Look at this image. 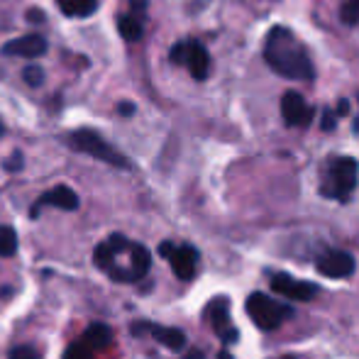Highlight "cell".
I'll return each instance as SVG.
<instances>
[{
    "label": "cell",
    "mask_w": 359,
    "mask_h": 359,
    "mask_svg": "<svg viewBox=\"0 0 359 359\" xmlns=\"http://www.w3.org/2000/svg\"><path fill=\"white\" fill-rule=\"evenodd\" d=\"M3 133H5V130H3V123H0V137H3Z\"/></svg>",
    "instance_id": "obj_37"
},
{
    "label": "cell",
    "mask_w": 359,
    "mask_h": 359,
    "mask_svg": "<svg viewBox=\"0 0 359 359\" xmlns=\"http://www.w3.org/2000/svg\"><path fill=\"white\" fill-rule=\"evenodd\" d=\"M316 113L318 110L311 108L298 90H286L284 98H281V115H284V123L291 125V128H308Z\"/></svg>",
    "instance_id": "obj_5"
},
{
    "label": "cell",
    "mask_w": 359,
    "mask_h": 359,
    "mask_svg": "<svg viewBox=\"0 0 359 359\" xmlns=\"http://www.w3.org/2000/svg\"><path fill=\"white\" fill-rule=\"evenodd\" d=\"M108 245H110V250H113L115 255H120V252H130V250H133V245H130L128 237H125V235H118V232L108 237Z\"/></svg>",
    "instance_id": "obj_24"
},
{
    "label": "cell",
    "mask_w": 359,
    "mask_h": 359,
    "mask_svg": "<svg viewBox=\"0 0 359 359\" xmlns=\"http://www.w3.org/2000/svg\"><path fill=\"white\" fill-rule=\"evenodd\" d=\"M118 110H120V115H123V118H130V115H135V103H120L118 105Z\"/></svg>",
    "instance_id": "obj_32"
},
{
    "label": "cell",
    "mask_w": 359,
    "mask_h": 359,
    "mask_svg": "<svg viewBox=\"0 0 359 359\" xmlns=\"http://www.w3.org/2000/svg\"><path fill=\"white\" fill-rule=\"evenodd\" d=\"M176 250H179V247H176L174 242H161V245H159V255L164 257V259H171Z\"/></svg>",
    "instance_id": "obj_30"
},
{
    "label": "cell",
    "mask_w": 359,
    "mask_h": 359,
    "mask_svg": "<svg viewBox=\"0 0 359 359\" xmlns=\"http://www.w3.org/2000/svg\"><path fill=\"white\" fill-rule=\"evenodd\" d=\"M128 3H130V8H133V15H135V18L144 20L147 8H149V0H128Z\"/></svg>",
    "instance_id": "obj_27"
},
{
    "label": "cell",
    "mask_w": 359,
    "mask_h": 359,
    "mask_svg": "<svg viewBox=\"0 0 359 359\" xmlns=\"http://www.w3.org/2000/svg\"><path fill=\"white\" fill-rule=\"evenodd\" d=\"M44 20H47V18H44V13L39 8H29L27 10V22H44Z\"/></svg>",
    "instance_id": "obj_31"
},
{
    "label": "cell",
    "mask_w": 359,
    "mask_h": 359,
    "mask_svg": "<svg viewBox=\"0 0 359 359\" xmlns=\"http://www.w3.org/2000/svg\"><path fill=\"white\" fill-rule=\"evenodd\" d=\"M217 359H232V355H230V352H220V355H217Z\"/></svg>",
    "instance_id": "obj_36"
},
{
    "label": "cell",
    "mask_w": 359,
    "mask_h": 359,
    "mask_svg": "<svg viewBox=\"0 0 359 359\" xmlns=\"http://www.w3.org/2000/svg\"><path fill=\"white\" fill-rule=\"evenodd\" d=\"M118 32L125 42H140L144 37V20L135 18L133 13H123L118 18Z\"/></svg>",
    "instance_id": "obj_13"
},
{
    "label": "cell",
    "mask_w": 359,
    "mask_h": 359,
    "mask_svg": "<svg viewBox=\"0 0 359 359\" xmlns=\"http://www.w3.org/2000/svg\"><path fill=\"white\" fill-rule=\"evenodd\" d=\"M83 342L90 347V350H105V347L113 342V330L103 323H93V325L86 330Z\"/></svg>",
    "instance_id": "obj_14"
},
{
    "label": "cell",
    "mask_w": 359,
    "mask_h": 359,
    "mask_svg": "<svg viewBox=\"0 0 359 359\" xmlns=\"http://www.w3.org/2000/svg\"><path fill=\"white\" fill-rule=\"evenodd\" d=\"M64 142L72 147L74 151H81V154H88L98 161H105L110 166H120V169H130V161L120 154L110 142H105V137L98 133V130H88V128H81V130H69L64 135Z\"/></svg>",
    "instance_id": "obj_2"
},
{
    "label": "cell",
    "mask_w": 359,
    "mask_h": 359,
    "mask_svg": "<svg viewBox=\"0 0 359 359\" xmlns=\"http://www.w3.org/2000/svg\"><path fill=\"white\" fill-rule=\"evenodd\" d=\"M49 49V42L42 34H22L18 39H10L3 44L0 54L3 57H22V59H39L44 57Z\"/></svg>",
    "instance_id": "obj_6"
},
{
    "label": "cell",
    "mask_w": 359,
    "mask_h": 359,
    "mask_svg": "<svg viewBox=\"0 0 359 359\" xmlns=\"http://www.w3.org/2000/svg\"><path fill=\"white\" fill-rule=\"evenodd\" d=\"M186 54H189V39H184V42H176L174 47L169 49L171 64H176V67H186Z\"/></svg>",
    "instance_id": "obj_22"
},
{
    "label": "cell",
    "mask_w": 359,
    "mask_h": 359,
    "mask_svg": "<svg viewBox=\"0 0 359 359\" xmlns=\"http://www.w3.org/2000/svg\"><path fill=\"white\" fill-rule=\"evenodd\" d=\"M115 252L110 250V245L108 242H103V245H98L95 247V252H93V262H95V266L98 269H103V271H110L115 266Z\"/></svg>",
    "instance_id": "obj_19"
},
{
    "label": "cell",
    "mask_w": 359,
    "mask_h": 359,
    "mask_svg": "<svg viewBox=\"0 0 359 359\" xmlns=\"http://www.w3.org/2000/svg\"><path fill=\"white\" fill-rule=\"evenodd\" d=\"M3 166L8 171H20V169H22V151H15L13 156H8Z\"/></svg>",
    "instance_id": "obj_29"
},
{
    "label": "cell",
    "mask_w": 359,
    "mask_h": 359,
    "mask_svg": "<svg viewBox=\"0 0 359 359\" xmlns=\"http://www.w3.org/2000/svg\"><path fill=\"white\" fill-rule=\"evenodd\" d=\"M133 332L135 335H140V332H151L161 345L174 352L184 350V345H186V335L181 330H176V327H159V325H151V323H137V325H133Z\"/></svg>",
    "instance_id": "obj_10"
},
{
    "label": "cell",
    "mask_w": 359,
    "mask_h": 359,
    "mask_svg": "<svg viewBox=\"0 0 359 359\" xmlns=\"http://www.w3.org/2000/svg\"><path fill=\"white\" fill-rule=\"evenodd\" d=\"M357 176H359L357 159H352V156H337V159H332L330 171H327L323 194L330 196V198L347 201L352 196V191L357 189Z\"/></svg>",
    "instance_id": "obj_3"
},
{
    "label": "cell",
    "mask_w": 359,
    "mask_h": 359,
    "mask_svg": "<svg viewBox=\"0 0 359 359\" xmlns=\"http://www.w3.org/2000/svg\"><path fill=\"white\" fill-rule=\"evenodd\" d=\"M64 359H93V350L86 342H76L64 352Z\"/></svg>",
    "instance_id": "obj_23"
},
{
    "label": "cell",
    "mask_w": 359,
    "mask_h": 359,
    "mask_svg": "<svg viewBox=\"0 0 359 359\" xmlns=\"http://www.w3.org/2000/svg\"><path fill=\"white\" fill-rule=\"evenodd\" d=\"M186 69L196 81H205L210 72V54L198 39H189V54H186Z\"/></svg>",
    "instance_id": "obj_11"
},
{
    "label": "cell",
    "mask_w": 359,
    "mask_h": 359,
    "mask_svg": "<svg viewBox=\"0 0 359 359\" xmlns=\"http://www.w3.org/2000/svg\"><path fill=\"white\" fill-rule=\"evenodd\" d=\"M22 79H25V83L27 86H32V88H39V86L44 83V69L39 67V64H27V67L22 69Z\"/></svg>",
    "instance_id": "obj_20"
},
{
    "label": "cell",
    "mask_w": 359,
    "mask_h": 359,
    "mask_svg": "<svg viewBox=\"0 0 359 359\" xmlns=\"http://www.w3.org/2000/svg\"><path fill=\"white\" fill-rule=\"evenodd\" d=\"M320 128H323V133H332V130L337 128V113H332L330 108H325V110H323Z\"/></svg>",
    "instance_id": "obj_25"
},
{
    "label": "cell",
    "mask_w": 359,
    "mask_h": 359,
    "mask_svg": "<svg viewBox=\"0 0 359 359\" xmlns=\"http://www.w3.org/2000/svg\"><path fill=\"white\" fill-rule=\"evenodd\" d=\"M10 359H42L39 357V352L34 350V347H15L13 352H10Z\"/></svg>",
    "instance_id": "obj_26"
},
{
    "label": "cell",
    "mask_w": 359,
    "mask_h": 359,
    "mask_svg": "<svg viewBox=\"0 0 359 359\" xmlns=\"http://www.w3.org/2000/svg\"><path fill=\"white\" fill-rule=\"evenodd\" d=\"M130 257H133L130 271L135 274V279H142V276H147V271H149V266H151V255L147 252V247L133 245V250H130Z\"/></svg>",
    "instance_id": "obj_16"
},
{
    "label": "cell",
    "mask_w": 359,
    "mask_h": 359,
    "mask_svg": "<svg viewBox=\"0 0 359 359\" xmlns=\"http://www.w3.org/2000/svg\"><path fill=\"white\" fill-rule=\"evenodd\" d=\"M184 359H205V355H203V352H201V350H191L189 355H186Z\"/></svg>",
    "instance_id": "obj_35"
},
{
    "label": "cell",
    "mask_w": 359,
    "mask_h": 359,
    "mask_svg": "<svg viewBox=\"0 0 359 359\" xmlns=\"http://www.w3.org/2000/svg\"><path fill=\"white\" fill-rule=\"evenodd\" d=\"M264 59H266V64L279 76H284V79L313 81V76H316L311 57H308L306 49L296 42L291 29H286V27H274L266 34Z\"/></svg>",
    "instance_id": "obj_1"
},
{
    "label": "cell",
    "mask_w": 359,
    "mask_h": 359,
    "mask_svg": "<svg viewBox=\"0 0 359 359\" xmlns=\"http://www.w3.org/2000/svg\"><path fill=\"white\" fill-rule=\"evenodd\" d=\"M284 359H293V357H284Z\"/></svg>",
    "instance_id": "obj_38"
},
{
    "label": "cell",
    "mask_w": 359,
    "mask_h": 359,
    "mask_svg": "<svg viewBox=\"0 0 359 359\" xmlns=\"http://www.w3.org/2000/svg\"><path fill=\"white\" fill-rule=\"evenodd\" d=\"M18 252V232L8 225H0V257H13Z\"/></svg>",
    "instance_id": "obj_18"
},
{
    "label": "cell",
    "mask_w": 359,
    "mask_h": 359,
    "mask_svg": "<svg viewBox=\"0 0 359 359\" xmlns=\"http://www.w3.org/2000/svg\"><path fill=\"white\" fill-rule=\"evenodd\" d=\"M208 318H210V323H213L217 335H222L225 330H230V327H227V301L225 298L215 301L213 306L208 308Z\"/></svg>",
    "instance_id": "obj_17"
},
{
    "label": "cell",
    "mask_w": 359,
    "mask_h": 359,
    "mask_svg": "<svg viewBox=\"0 0 359 359\" xmlns=\"http://www.w3.org/2000/svg\"><path fill=\"white\" fill-rule=\"evenodd\" d=\"M337 115H340V118L350 115V100H347V98H342L340 103H337Z\"/></svg>",
    "instance_id": "obj_34"
},
{
    "label": "cell",
    "mask_w": 359,
    "mask_h": 359,
    "mask_svg": "<svg viewBox=\"0 0 359 359\" xmlns=\"http://www.w3.org/2000/svg\"><path fill=\"white\" fill-rule=\"evenodd\" d=\"M110 276H113L115 281H137L135 279V274L130 269H120V266H113V269L108 271Z\"/></svg>",
    "instance_id": "obj_28"
},
{
    "label": "cell",
    "mask_w": 359,
    "mask_h": 359,
    "mask_svg": "<svg viewBox=\"0 0 359 359\" xmlns=\"http://www.w3.org/2000/svg\"><path fill=\"white\" fill-rule=\"evenodd\" d=\"M169 262H171L174 274L179 276L181 281H191L196 276V269H198V252H196L194 247L184 245L174 252V257H171Z\"/></svg>",
    "instance_id": "obj_12"
},
{
    "label": "cell",
    "mask_w": 359,
    "mask_h": 359,
    "mask_svg": "<svg viewBox=\"0 0 359 359\" xmlns=\"http://www.w3.org/2000/svg\"><path fill=\"white\" fill-rule=\"evenodd\" d=\"M247 313H250L252 323H255L259 330H276L286 318L293 316V311L284 303L274 301L266 293H252L247 298Z\"/></svg>",
    "instance_id": "obj_4"
},
{
    "label": "cell",
    "mask_w": 359,
    "mask_h": 359,
    "mask_svg": "<svg viewBox=\"0 0 359 359\" xmlns=\"http://www.w3.org/2000/svg\"><path fill=\"white\" fill-rule=\"evenodd\" d=\"M42 205H54V208H62V210H76L79 208V196H76V191H72L69 186H54L52 191L39 196V201L32 205L29 215L37 217Z\"/></svg>",
    "instance_id": "obj_9"
},
{
    "label": "cell",
    "mask_w": 359,
    "mask_h": 359,
    "mask_svg": "<svg viewBox=\"0 0 359 359\" xmlns=\"http://www.w3.org/2000/svg\"><path fill=\"white\" fill-rule=\"evenodd\" d=\"M318 271L327 279H345V276L355 274V259L347 252H327L318 259Z\"/></svg>",
    "instance_id": "obj_7"
},
{
    "label": "cell",
    "mask_w": 359,
    "mask_h": 359,
    "mask_svg": "<svg viewBox=\"0 0 359 359\" xmlns=\"http://www.w3.org/2000/svg\"><path fill=\"white\" fill-rule=\"evenodd\" d=\"M271 288H274L279 296L284 298H291V301H311L313 296L318 293V286L316 284H308V281H298V279H291L288 274H276L271 279Z\"/></svg>",
    "instance_id": "obj_8"
},
{
    "label": "cell",
    "mask_w": 359,
    "mask_h": 359,
    "mask_svg": "<svg viewBox=\"0 0 359 359\" xmlns=\"http://www.w3.org/2000/svg\"><path fill=\"white\" fill-rule=\"evenodd\" d=\"M220 337H222V340L227 342V345H232V342H237V337H240V332H237L235 327H230V330H225V332H222Z\"/></svg>",
    "instance_id": "obj_33"
},
{
    "label": "cell",
    "mask_w": 359,
    "mask_h": 359,
    "mask_svg": "<svg viewBox=\"0 0 359 359\" xmlns=\"http://www.w3.org/2000/svg\"><path fill=\"white\" fill-rule=\"evenodd\" d=\"M340 20L350 27L359 25V0H347L345 5L340 8Z\"/></svg>",
    "instance_id": "obj_21"
},
{
    "label": "cell",
    "mask_w": 359,
    "mask_h": 359,
    "mask_svg": "<svg viewBox=\"0 0 359 359\" xmlns=\"http://www.w3.org/2000/svg\"><path fill=\"white\" fill-rule=\"evenodd\" d=\"M67 18H90L98 10V0H57Z\"/></svg>",
    "instance_id": "obj_15"
}]
</instances>
